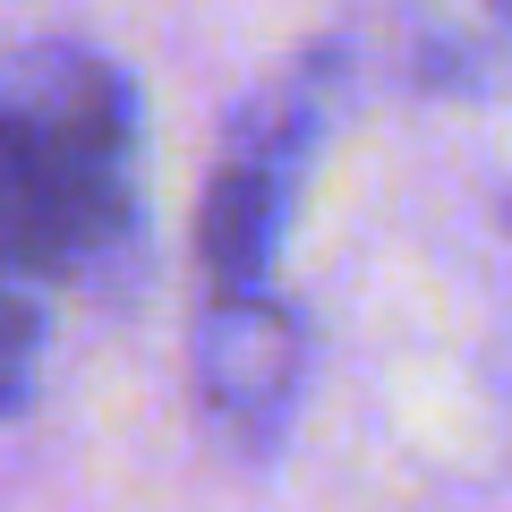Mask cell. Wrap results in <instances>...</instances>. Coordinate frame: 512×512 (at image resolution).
<instances>
[{
	"label": "cell",
	"mask_w": 512,
	"mask_h": 512,
	"mask_svg": "<svg viewBox=\"0 0 512 512\" xmlns=\"http://www.w3.org/2000/svg\"><path fill=\"white\" fill-rule=\"evenodd\" d=\"M393 26L419 77H478L512 52V0H393Z\"/></svg>",
	"instance_id": "3"
},
{
	"label": "cell",
	"mask_w": 512,
	"mask_h": 512,
	"mask_svg": "<svg viewBox=\"0 0 512 512\" xmlns=\"http://www.w3.org/2000/svg\"><path fill=\"white\" fill-rule=\"evenodd\" d=\"M197 402L239 453H274L282 427L299 410V384H308V325L282 291L256 299H197Z\"/></svg>",
	"instance_id": "2"
},
{
	"label": "cell",
	"mask_w": 512,
	"mask_h": 512,
	"mask_svg": "<svg viewBox=\"0 0 512 512\" xmlns=\"http://www.w3.org/2000/svg\"><path fill=\"white\" fill-rule=\"evenodd\" d=\"M342 111V52H299L274 86H256L222 128V154L197 197V282L205 299L274 291V256L291 239L308 163Z\"/></svg>",
	"instance_id": "1"
},
{
	"label": "cell",
	"mask_w": 512,
	"mask_h": 512,
	"mask_svg": "<svg viewBox=\"0 0 512 512\" xmlns=\"http://www.w3.org/2000/svg\"><path fill=\"white\" fill-rule=\"evenodd\" d=\"M35 367H43V291H26V282L0 274V419L26 410Z\"/></svg>",
	"instance_id": "4"
},
{
	"label": "cell",
	"mask_w": 512,
	"mask_h": 512,
	"mask_svg": "<svg viewBox=\"0 0 512 512\" xmlns=\"http://www.w3.org/2000/svg\"><path fill=\"white\" fill-rule=\"evenodd\" d=\"M504 231H512V188H504Z\"/></svg>",
	"instance_id": "5"
}]
</instances>
